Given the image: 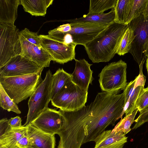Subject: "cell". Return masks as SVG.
Returning <instances> with one entry per match:
<instances>
[{"mask_svg": "<svg viewBox=\"0 0 148 148\" xmlns=\"http://www.w3.org/2000/svg\"><path fill=\"white\" fill-rule=\"evenodd\" d=\"M127 138L123 133L105 130L97 138L94 148H123Z\"/></svg>", "mask_w": 148, "mask_h": 148, "instance_id": "obj_17", "label": "cell"}, {"mask_svg": "<svg viewBox=\"0 0 148 148\" xmlns=\"http://www.w3.org/2000/svg\"><path fill=\"white\" fill-rule=\"evenodd\" d=\"M16 147L17 148H28L31 147L30 141L26 134L17 142Z\"/></svg>", "mask_w": 148, "mask_h": 148, "instance_id": "obj_32", "label": "cell"}, {"mask_svg": "<svg viewBox=\"0 0 148 148\" xmlns=\"http://www.w3.org/2000/svg\"><path fill=\"white\" fill-rule=\"evenodd\" d=\"M19 32L14 25L0 23V68L12 57L21 55Z\"/></svg>", "mask_w": 148, "mask_h": 148, "instance_id": "obj_8", "label": "cell"}, {"mask_svg": "<svg viewBox=\"0 0 148 148\" xmlns=\"http://www.w3.org/2000/svg\"><path fill=\"white\" fill-rule=\"evenodd\" d=\"M72 80L71 74L62 69H59L52 76L51 91V100L52 99L61 88Z\"/></svg>", "mask_w": 148, "mask_h": 148, "instance_id": "obj_22", "label": "cell"}, {"mask_svg": "<svg viewBox=\"0 0 148 148\" xmlns=\"http://www.w3.org/2000/svg\"><path fill=\"white\" fill-rule=\"evenodd\" d=\"M0 106L9 112L12 111L17 114L21 113L16 105L11 99L0 83Z\"/></svg>", "mask_w": 148, "mask_h": 148, "instance_id": "obj_27", "label": "cell"}, {"mask_svg": "<svg viewBox=\"0 0 148 148\" xmlns=\"http://www.w3.org/2000/svg\"><path fill=\"white\" fill-rule=\"evenodd\" d=\"M135 124L131 130H135L145 123L148 122V106L140 112L137 118L135 120Z\"/></svg>", "mask_w": 148, "mask_h": 148, "instance_id": "obj_31", "label": "cell"}, {"mask_svg": "<svg viewBox=\"0 0 148 148\" xmlns=\"http://www.w3.org/2000/svg\"><path fill=\"white\" fill-rule=\"evenodd\" d=\"M51 71H47L44 79L40 84L28 102L29 110L26 121L23 126L27 125L48 108L51 100L52 79Z\"/></svg>", "mask_w": 148, "mask_h": 148, "instance_id": "obj_7", "label": "cell"}, {"mask_svg": "<svg viewBox=\"0 0 148 148\" xmlns=\"http://www.w3.org/2000/svg\"><path fill=\"white\" fill-rule=\"evenodd\" d=\"M148 106V90L145 89L144 92L137 100L135 108L137 109L139 112Z\"/></svg>", "mask_w": 148, "mask_h": 148, "instance_id": "obj_30", "label": "cell"}, {"mask_svg": "<svg viewBox=\"0 0 148 148\" xmlns=\"http://www.w3.org/2000/svg\"><path fill=\"white\" fill-rule=\"evenodd\" d=\"M117 0H90L87 15L99 14L114 8Z\"/></svg>", "mask_w": 148, "mask_h": 148, "instance_id": "obj_24", "label": "cell"}, {"mask_svg": "<svg viewBox=\"0 0 148 148\" xmlns=\"http://www.w3.org/2000/svg\"><path fill=\"white\" fill-rule=\"evenodd\" d=\"M125 97L121 94L98 93L89 105L73 111L59 110L63 117L57 134L58 148H81L83 144L95 141L109 125L122 118Z\"/></svg>", "mask_w": 148, "mask_h": 148, "instance_id": "obj_1", "label": "cell"}, {"mask_svg": "<svg viewBox=\"0 0 148 148\" xmlns=\"http://www.w3.org/2000/svg\"><path fill=\"white\" fill-rule=\"evenodd\" d=\"M128 25L114 22L84 46L89 58L92 62H108L113 58Z\"/></svg>", "mask_w": 148, "mask_h": 148, "instance_id": "obj_2", "label": "cell"}, {"mask_svg": "<svg viewBox=\"0 0 148 148\" xmlns=\"http://www.w3.org/2000/svg\"><path fill=\"white\" fill-rule=\"evenodd\" d=\"M21 0H0V23L14 25Z\"/></svg>", "mask_w": 148, "mask_h": 148, "instance_id": "obj_18", "label": "cell"}, {"mask_svg": "<svg viewBox=\"0 0 148 148\" xmlns=\"http://www.w3.org/2000/svg\"><path fill=\"white\" fill-rule=\"evenodd\" d=\"M129 25L134 32L133 40L129 52L139 65L142 62H144L147 58L143 51L148 37V18L145 19L142 14Z\"/></svg>", "mask_w": 148, "mask_h": 148, "instance_id": "obj_9", "label": "cell"}, {"mask_svg": "<svg viewBox=\"0 0 148 148\" xmlns=\"http://www.w3.org/2000/svg\"><path fill=\"white\" fill-rule=\"evenodd\" d=\"M27 126L26 134L30 141L31 147L34 148H55V135L44 132L31 123Z\"/></svg>", "mask_w": 148, "mask_h": 148, "instance_id": "obj_16", "label": "cell"}, {"mask_svg": "<svg viewBox=\"0 0 148 148\" xmlns=\"http://www.w3.org/2000/svg\"><path fill=\"white\" fill-rule=\"evenodd\" d=\"M107 26L70 22L50 30L48 35L52 39L66 45L73 43L76 45H81L84 46Z\"/></svg>", "mask_w": 148, "mask_h": 148, "instance_id": "obj_3", "label": "cell"}, {"mask_svg": "<svg viewBox=\"0 0 148 148\" xmlns=\"http://www.w3.org/2000/svg\"><path fill=\"white\" fill-rule=\"evenodd\" d=\"M75 60V67L73 72L71 74L72 81L80 88L88 91L89 84H92L93 79V71L90 68L92 64L84 59Z\"/></svg>", "mask_w": 148, "mask_h": 148, "instance_id": "obj_15", "label": "cell"}, {"mask_svg": "<svg viewBox=\"0 0 148 148\" xmlns=\"http://www.w3.org/2000/svg\"><path fill=\"white\" fill-rule=\"evenodd\" d=\"M0 148H7L4 146H0Z\"/></svg>", "mask_w": 148, "mask_h": 148, "instance_id": "obj_38", "label": "cell"}, {"mask_svg": "<svg viewBox=\"0 0 148 148\" xmlns=\"http://www.w3.org/2000/svg\"><path fill=\"white\" fill-rule=\"evenodd\" d=\"M21 52V55L42 68L49 67L52 58L42 47L31 43L19 35Z\"/></svg>", "mask_w": 148, "mask_h": 148, "instance_id": "obj_14", "label": "cell"}, {"mask_svg": "<svg viewBox=\"0 0 148 148\" xmlns=\"http://www.w3.org/2000/svg\"><path fill=\"white\" fill-rule=\"evenodd\" d=\"M11 127L8 123V119L3 118L0 120V136L3 135Z\"/></svg>", "mask_w": 148, "mask_h": 148, "instance_id": "obj_33", "label": "cell"}, {"mask_svg": "<svg viewBox=\"0 0 148 148\" xmlns=\"http://www.w3.org/2000/svg\"><path fill=\"white\" fill-rule=\"evenodd\" d=\"M42 68L24 56L18 55L12 58L0 68V77H7L37 73Z\"/></svg>", "mask_w": 148, "mask_h": 148, "instance_id": "obj_11", "label": "cell"}, {"mask_svg": "<svg viewBox=\"0 0 148 148\" xmlns=\"http://www.w3.org/2000/svg\"><path fill=\"white\" fill-rule=\"evenodd\" d=\"M63 117L59 110L48 108L30 123L46 133L57 134L63 123Z\"/></svg>", "mask_w": 148, "mask_h": 148, "instance_id": "obj_13", "label": "cell"}, {"mask_svg": "<svg viewBox=\"0 0 148 148\" xmlns=\"http://www.w3.org/2000/svg\"><path fill=\"white\" fill-rule=\"evenodd\" d=\"M19 34L29 42L39 47H42L40 45L39 36L37 33L30 31L27 28L19 32Z\"/></svg>", "mask_w": 148, "mask_h": 148, "instance_id": "obj_29", "label": "cell"}, {"mask_svg": "<svg viewBox=\"0 0 148 148\" xmlns=\"http://www.w3.org/2000/svg\"><path fill=\"white\" fill-rule=\"evenodd\" d=\"M133 0H117L114 8V22L126 24L130 12Z\"/></svg>", "mask_w": 148, "mask_h": 148, "instance_id": "obj_23", "label": "cell"}, {"mask_svg": "<svg viewBox=\"0 0 148 148\" xmlns=\"http://www.w3.org/2000/svg\"><path fill=\"white\" fill-rule=\"evenodd\" d=\"M133 38V31L129 25L122 37L116 54L121 56L129 52L131 48Z\"/></svg>", "mask_w": 148, "mask_h": 148, "instance_id": "obj_25", "label": "cell"}, {"mask_svg": "<svg viewBox=\"0 0 148 148\" xmlns=\"http://www.w3.org/2000/svg\"><path fill=\"white\" fill-rule=\"evenodd\" d=\"M22 120L21 118L17 116L8 119V123L10 126L13 128H18L21 127Z\"/></svg>", "mask_w": 148, "mask_h": 148, "instance_id": "obj_34", "label": "cell"}, {"mask_svg": "<svg viewBox=\"0 0 148 148\" xmlns=\"http://www.w3.org/2000/svg\"><path fill=\"white\" fill-rule=\"evenodd\" d=\"M53 0H21V4L25 12L32 16H44L47 8Z\"/></svg>", "mask_w": 148, "mask_h": 148, "instance_id": "obj_21", "label": "cell"}, {"mask_svg": "<svg viewBox=\"0 0 148 148\" xmlns=\"http://www.w3.org/2000/svg\"><path fill=\"white\" fill-rule=\"evenodd\" d=\"M88 93V91L80 88L71 80L51 100V104L62 110L75 111L85 105Z\"/></svg>", "mask_w": 148, "mask_h": 148, "instance_id": "obj_6", "label": "cell"}, {"mask_svg": "<svg viewBox=\"0 0 148 148\" xmlns=\"http://www.w3.org/2000/svg\"><path fill=\"white\" fill-rule=\"evenodd\" d=\"M144 62H142L139 65V73L135 79L128 83L124 90V107L122 116L125 113V116L132 113L136 109V101L144 92L146 77L143 73V68Z\"/></svg>", "mask_w": 148, "mask_h": 148, "instance_id": "obj_12", "label": "cell"}, {"mask_svg": "<svg viewBox=\"0 0 148 148\" xmlns=\"http://www.w3.org/2000/svg\"><path fill=\"white\" fill-rule=\"evenodd\" d=\"M146 69L147 70V75H148V58H146ZM145 89L146 90H148V86L147 87V88H145Z\"/></svg>", "mask_w": 148, "mask_h": 148, "instance_id": "obj_37", "label": "cell"}, {"mask_svg": "<svg viewBox=\"0 0 148 148\" xmlns=\"http://www.w3.org/2000/svg\"><path fill=\"white\" fill-rule=\"evenodd\" d=\"M41 46L56 62L64 64L75 59V48L73 43L66 45L57 41L48 35H40Z\"/></svg>", "mask_w": 148, "mask_h": 148, "instance_id": "obj_10", "label": "cell"}, {"mask_svg": "<svg viewBox=\"0 0 148 148\" xmlns=\"http://www.w3.org/2000/svg\"><path fill=\"white\" fill-rule=\"evenodd\" d=\"M143 52L145 56L148 58V37L144 46Z\"/></svg>", "mask_w": 148, "mask_h": 148, "instance_id": "obj_36", "label": "cell"}, {"mask_svg": "<svg viewBox=\"0 0 148 148\" xmlns=\"http://www.w3.org/2000/svg\"><path fill=\"white\" fill-rule=\"evenodd\" d=\"M28 148H34L32 147H28Z\"/></svg>", "mask_w": 148, "mask_h": 148, "instance_id": "obj_39", "label": "cell"}, {"mask_svg": "<svg viewBox=\"0 0 148 148\" xmlns=\"http://www.w3.org/2000/svg\"><path fill=\"white\" fill-rule=\"evenodd\" d=\"M138 111L137 109L129 115L125 116L123 119L121 118L120 121L112 130L113 133H120L125 135L131 130L130 126L135 122L134 119Z\"/></svg>", "mask_w": 148, "mask_h": 148, "instance_id": "obj_26", "label": "cell"}, {"mask_svg": "<svg viewBox=\"0 0 148 148\" xmlns=\"http://www.w3.org/2000/svg\"><path fill=\"white\" fill-rule=\"evenodd\" d=\"M115 11L114 8L109 12L99 14L84 15L79 18L68 20L70 23L99 24L107 26L114 22Z\"/></svg>", "mask_w": 148, "mask_h": 148, "instance_id": "obj_19", "label": "cell"}, {"mask_svg": "<svg viewBox=\"0 0 148 148\" xmlns=\"http://www.w3.org/2000/svg\"><path fill=\"white\" fill-rule=\"evenodd\" d=\"M147 1V0H133L126 24L129 25L133 20L143 14Z\"/></svg>", "mask_w": 148, "mask_h": 148, "instance_id": "obj_28", "label": "cell"}, {"mask_svg": "<svg viewBox=\"0 0 148 148\" xmlns=\"http://www.w3.org/2000/svg\"><path fill=\"white\" fill-rule=\"evenodd\" d=\"M42 70L24 75L0 77V83L11 99L18 104L30 97L43 81L41 78Z\"/></svg>", "mask_w": 148, "mask_h": 148, "instance_id": "obj_4", "label": "cell"}, {"mask_svg": "<svg viewBox=\"0 0 148 148\" xmlns=\"http://www.w3.org/2000/svg\"><path fill=\"white\" fill-rule=\"evenodd\" d=\"M143 15L145 19L148 18V0H147L145 9L143 12Z\"/></svg>", "mask_w": 148, "mask_h": 148, "instance_id": "obj_35", "label": "cell"}, {"mask_svg": "<svg viewBox=\"0 0 148 148\" xmlns=\"http://www.w3.org/2000/svg\"><path fill=\"white\" fill-rule=\"evenodd\" d=\"M27 126L22 125L18 128L11 127L0 136V146L7 148H17L16 144L19 140L26 134Z\"/></svg>", "mask_w": 148, "mask_h": 148, "instance_id": "obj_20", "label": "cell"}, {"mask_svg": "<svg viewBox=\"0 0 148 148\" xmlns=\"http://www.w3.org/2000/svg\"><path fill=\"white\" fill-rule=\"evenodd\" d=\"M127 68V64L121 60L106 66L98 75L102 91L118 94L121 90H124L128 84Z\"/></svg>", "mask_w": 148, "mask_h": 148, "instance_id": "obj_5", "label": "cell"}]
</instances>
